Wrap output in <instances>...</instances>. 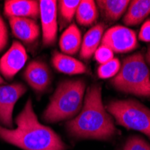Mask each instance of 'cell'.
I'll return each mask as SVG.
<instances>
[{"instance_id":"13","label":"cell","mask_w":150,"mask_h":150,"mask_svg":"<svg viewBox=\"0 0 150 150\" xmlns=\"http://www.w3.org/2000/svg\"><path fill=\"white\" fill-rule=\"evenodd\" d=\"M52 65L55 69L67 75H77L87 72L86 65L66 54L54 52L52 55Z\"/></svg>"},{"instance_id":"6","label":"cell","mask_w":150,"mask_h":150,"mask_svg":"<svg viewBox=\"0 0 150 150\" xmlns=\"http://www.w3.org/2000/svg\"><path fill=\"white\" fill-rule=\"evenodd\" d=\"M102 45L112 52L126 53L138 47V40L134 31L123 26H114L109 29L102 38Z\"/></svg>"},{"instance_id":"12","label":"cell","mask_w":150,"mask_h":150,"mask_svg":"<svg viewBox=\"0 0 150 150\" xmlns=\"http://www.w3.org/2000/svg\"><path fill=\"white\" fill-rule=\"evenodd\" d=\"M9 23L13 34L22 42L31 44L39 38L40 27L37 23L29 18H9Z\"/></svg>"},{"instance_id":"4","label":"cell","mask_w":150,"mask_h":150,"mask_svg":"<svg viewBox=\"0 0 150 150\" xmlns=\"http://www.w3.org/2000/svg\"><path fill=\"white\" fill-rule=\"evenodd\" d=\"M118 90L138 96H150V75L143 55L139 52L126 58L118 74L111 80Z\"/></svg>"},{"instance_id":"18","label":"cell","mask_w":150,"mask_h":150,"mask_svg":"<svg viewBox=\"0 0 150 150\" xmlns=\"http://www.w3.org/2000/svg\"><path fill=\"white\" fill-rule=\"evenodd\" d=\"M98 12L94 1L83 0L80 1L76 12V18L79 24L83 26H89L97 19Z\"/></svg>"},{"instance_id":"7","label":"cell","mask_w":150,"mask_h":150,"mask_svg":"<svg viewBox=\"0 0 150 150\" xmlns=\"http://www.w3.org/2000/svg\"><path fill=\"white\" fill-rule=\"evenodd\" d=\"M26 92V87L20 83L0 86V123L12 129L13 110L18 99Z\"/></svg>"},{"instance_id":"2","label":"cell","mask_w":150,"mask_h":150,"mask_svg":"<svg viewBox=\"0 0 150 150\" xmlns=\"http://www.w3.org/2000/svg\"><path fill=\"white\" fill-rule=\"evenodd\" d=\"M67 129L76 139L107 140L119 134L120 131L103 104L99 85H93L87 89L83 108L75 119L67 122Z\"/></svg>"},{"instance_id":"11","label":"cell","mask_w":150,"mask_h":150,"mask_svg":"<svg viewBox=\"0 0 150 150\" xmlns=\"http://www.w3.org/2000/svg\"><path fill=\"white\" fill-rule=\"evenodd\" d=\"M5 15L11 17L35 20L40 16V4L34 0H8L5 2Z\"/></svg>"},{"instance_id":"1","label":"cell","mask_w":150,"mask_h":150,"mask_svg":"<svg viewBox=\"0 0 150 150\" xmlns=\"http://www.w3.org/2000/svg\"><path fill=\"white\" fill-rule=\"evenodd\" d=\"M16 129L0 125V139L23 150H65L67 145L50 128L40 124L33 112L32 100L16 118Z\"/></svg>"},{"instance_id":"19","label":"cell","mask_w":150,"mask_h":150,"mask_svg":"<svg viewBox=\"0 0 150 150\" xmlns=\"http://www.w3.org/2000/svg\"><path fill=\"white\" fill-rule=\"evenodd\" d=\"M80 1L78 0H61L59 2L60 20L62 25L69 23L74 18Z\"/></svg>"},{"instance_id":"23","label":"cell","mask_w":150,"mask_h":150,"mask_svg":"<svg viewBox=\"0 0 150 150\" xmlns=\"http://www.w3.org/2000/svg\"><path fill=\"white\" fill-rule=\"evenodd\" d=\"M7 42H8L7 28L2 17L0 16V51H2L6 48Z\"/></svg>"},{"instance_id":"20","label":"cell","mask_w":150,"mask_h":150,"mask_svg":"<svg viewBox=\"0 0 150 150\" xmlns=\"http://www.w3.org/2000/svg\"><path fill=\"white\" fill-rule=\"evenodd\" d=\"M120 69V63L118 59H112L104 64L100 65L97 69L98 76L100 78H109L115 76Z\"/></svg>"},{"instance_id":"21","label":"cell","mask_w":150,"mask_h":150,"mask_svg":"<svg viewBox=\"0 0 150 150\" xmlns=\"http://www.w3.org/2000/svg\"><path fill=\"white\" fill-rule=\"evenodd\" d=\"M123 150H150V145L142 138L133 136L127 140Z\"/></svg>"},{"instance_id":"25","label":"cell","mask_w":150,"mask_h":150,"mask_svg":"<svg viewBox=\"0 0 150 150\" xmlns=\"http://www.w3.org/2000/svg\"><path fill=\"white\" fill-rule=\"evenodd\" d=\"M146 60L150 65V45H149V47L147 49V52H146Z\"/></svg>"},{"instance_id":"22","label":"cell","mask_w":150,"mask_h":150,"mask_svg":"<svg viewBox=\"0 0 150 150\" xmlns=\"http://www.w3.org/2000/svg\"><path fill=\"white\" fill-rule=\"evenodd\" d=\"M94 58L101 65L113 59V52L106 46H100L94 53Z\"/></svg>"},{"instance_id":"5","label":"cell","mask_w":150,"mask_h":150,"mask_svg":"<svg viewBox=\"0 0 150 150\" xmlns=\"http://www.w3.org/2000/svg\"><path fill=\"white\" fill-rule=\"evenodd\" d=\"M110 112L121 126L139 130L150 138V110L136 100H115L106 105Z\"/></svg>"},{"instance_id":"24","label":"cell","mask_w":150,"mask_h":150,"mask_svg":"<svg viewBox=\"0 0 150 150\" xmlns=\"http://www.w3.org/2000/svg\"><path fill=\"white\" fill-rule=\"evenodd\" d=\"M139 38L143 42H150V19L146 21L142 25L139 34Z\"/></svg>"},{"instance_id":"15","label":"cell","mask_w":150,"mask_h":150,"mask_svg":"<svg viewBox=\"0 0 150 150\" xmlns=\"http://www.w3.org/2000/svg\"><path fill=\"white\" fill-rule=\"evenodd\" d=\"M150 13V0H134L129 2L123 18L127 25H138Z\"/></svg>"},{"instance_id":"3","label":"cell","mask_w":150,"mask_h":150,"mask_svg":"<svg viewBox=\"0 0 150 150\" xmlns=\"http://www.w3.org/2000/svg\"><path fill=\"white\" fill-rule=\"evenodd\" d=\"M86 90L84 80H66L59 85L43 113L47 122H57L76 116L82 109Z\"/></svg>"},{"instance_id":"10","label":"cell","mask_w":150,"mask_h":150,"mask_svg":"<svg viewBox=\"0 0 150 150\" xmlns=\"http://www.w3.org/2000/svg\"><path fill=\"white\" fill-rule=\"evenodd\" d=\"M29 86L36 92H43L51 83V72L47 64L42 60L31 61L23 73Z\"/></svg>"},{"instance_id":"16","label":"cell","mask_w":150,"mask_h":150,"mask_svg":"<svg viewBox=\"0 0 150 150\" xmlns=\"http://www.w3.org/2000/svg\"><path fill=\"white\" fill-rule=\"evenodd\" d=\"M81 32L76 24L72 23L61 35L59 47L65 54L75 55L81 48Z\"/></svg>"},{"instance_id":"8","label":"cell","mask_w":150,"mask_h":150,"mask_svg":"<svg viewBox=\"0 0 150 150\" xmlns=\"http://www.w3.org/2000/svg\"><path fill=\"white\" fill-rule=\"evenodd\" d=\"M40 4V17L42 27V42L45 46L53 45L56 40L57 2L54 0H42Z\"/></svg>"},{"instance_id":"26","label":"cell","mask_w":150,"mask_h":150,"mask_svg":"<svg viewBox=\"0 0 150 150\" xmlns=\"http://www.w3.org/2000/svg\"><path fill=\"white\" fill-rule=\"evenodd\" d=\"M4 83H5V81H4V79L2 78L1 75H0V85H2V84H4Z\"/></svg>"},{"instance_id":"9","label":"cell","mask_w":150,"mask_h":150,"mask_svg":"<svg viewBox=\"0 0 150 150\" xmlns=\"http://www.w3.org/2000/svg\"><path fill=\"white\" fill-rule=\"evenodd\" d=\"M27 59L23 46L18 42H13L10 49L0 59V73L6 79H12L22 69Z\"/></svg>"},{"instance_id":"14","label":"cell","mask_w":150,"mask_h":150,"mask_svg":"<svg viewBox=\"0 0 150 150\" xmlns=\"http://www.w3.org/2000/svg\"><path fill=\"white\" fill-rule=\"evenodd\" d=\"M104 25L99 23L91 28L84 36L81 43L80 57L83 59H89L99 48V44L103 38Z\"/></svg>"},{"instance_id":"17","label":"cell","mask_w":150,"mask_h":150,"mask_svg":"<svg viewBox=\"0 0 150 150\" xmlns=\"http://www.w3.org/2000/svg\"><path fill=\"white\" fill-rule=\"evenodd\" d=\"M97 5L103 16L109 21H117L129 5L128 0H99Z\"/></svg>"}]
</instances>
